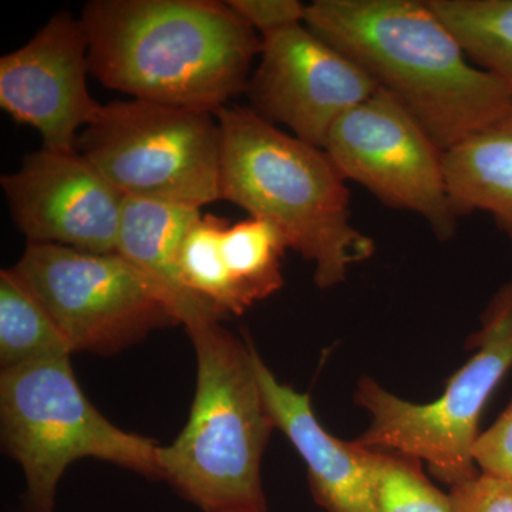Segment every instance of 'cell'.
I'll return each mask as SVG.
<instances>
[{
  "instance_id": "8992f818",
  "label": "cell",
  "mask_w": 512,
  "mask_h": 512,
  "mask_svg": "<svg viewBox=\"0 0 512 512\" xmlns=\"http://www.w3.org/2000/svg\"><path fill=\"white\" fill-rule=\"evenodd\" d=\"M468 348L476 353L431 403L407 402L372 377H362L355 400L369 413L370 426L356 443L419 458L450 487L477 477L473 451L480 436L478 421L491 394L512 369V279L488 302L481 328L468 339Z\"/></svg>"
},
{
  "instance_id": "9c48e42d",
  "label": "cell",
  "mask_w": 512,
  "mask_h": 512,
  "mask_svg": "<svg viewBox=\"0 0 512 512\" xmlns=\"http://www.w3.org/2000/svg\"><path fill=\"white\" fill-rule=\"evenodd\" d=\"M346 181L426 221L439 241L456 235L444 151L400 101L377 89L330 128L323 147Z\"/></svg>"
},
{
  "instance_id": "6da1fadb",
  "label": "cell",
  "mask_w": 512,
  "mask_h": 512,
  "mask_svg": "<svg viewBox=\"0 0 512 512\" xmlns=\"http://www.w3.org/2000/svg\"><path fill=\"white\" fill-rule=\"evenodd\" d=\"M80 20L106 89L212 114L245 93L262 47L218 0H90Z\"/></svg>"
},
{
  "instance_id": "7a4b0ae2",
  "label": "cell",
  "mask_w": 512,
  "mask_h": 512,
  "mask_svg": "<svg viewBox=\"0 0 512 512\" xmlns=\"http://www.w3.org/2000/svg\"><path fill=\"white\" fill-rule=\"evenodd\" d=\"M305 25L355 60L443 151L504 116L512 93L419 0H315Z\"/></svg>"
},
{
  "instance_id": "7402d4cb",
  "label": "cell",
  "mask_w": 512,
  "mask_h": 512,
  "mask_svg": "<svg viewBox=\"0 0 512 512\" xmlns=\"http://www.w3.org/2000/svg\"><path fill=\"white\" fill-rule=\"evenodd\" d=\"M228 3L261 37L305 23L306 5L298 0H228Z\"/></svg>"
},
{
  "instance_id": "8fae6325",
  "label": "cell",
  "mask_w": 512,
  "mask_h": 512,
  "mask_svg": "<svg viewBox=\"0 0 512 512\" xmlns=\"http://www.w3.org/2000/svg\"><path fill=\"white\" fill-rule=\"evenodd\" d=\"M0 185L28 244L116 254L126 197L79 151L30 153Z\"/></svg>"
},
{
  "instance_id": "9a60e30c",
  "label": "cell",
  "mask_w": 512,
  "mask_h": 512,
  "mask_svg": "<svg viewBox=\"0 0 512 512\" xmlns=\"http://www.w3.org/2000/svg\"><path fill=\"white\" fill-rule=\"evenodd\" d=\"M444 170L458 217L485 212L512 242V106L490 126L444 151Z\"/></svg>"
},
{
  "instance_id": "603a6c76",
  "label": "cell",
  "mask_w": 512,
  "mask_h": 512,
  "mask_svg": "<svg viewBox=\"0 0 512 512\" xmlns=\"http://www.w3.org/2000/svg\"><path fill=\"white\" fill-rule=\"evenodd\" d=\"M473 457L481 473L512 480V402L493 426L478 436Z\"/></svg>"
},
{
  "instance_id": "30bf717a",
  "label": "cell",
  "mask_w": 512,
  "mask_h": 512,
  "mask_svg": "<svg viewBox=\"0 0 512 512\" xmlns=\"http://www.w3.org/2000/svg\"><path fill=\"white\" fill-rule=\"evenodd\" d=\"M261 39L259 64L245 89L248 107L312 146L325 147L333 124L379 89L355 60L305 23Z\"/></svg>"
},
{
  "instance_id": "e0dca14e",
  "label": "cell",
  "mask_w": 512,
  "mask_h": 512,
  "mask_svg": "<svg viewBox=\"0 0 512 512\" xmlns=\"http://www.w3.org/2000/svg\"><path fill=\"white\" fill-rule=\"evenodd\" d=\"M471 62L512 93V0H429Z\"/></svg>"
},
{
  "instance_id": "277c9868",
  "label": "cell",
  "mask_w": 512,
  "mask_h": 512,
  "mask_svg": "<svg viewBox=\"0 0 512 512\" xmlns=\"http://www.w3.org/2000/svg\"><path fill=\"white\" fill-rule=\"evenodd\" d=\"M187 333L197 387L184 429L160 448L163 480L204 512H268L261 464L276 424L256 376L254 343L220 320Z\"/></svg>"
},
{
  "instance_id": "ba28073f",
  "label": "cell",
  "mask_w": 512,
  "mask_h": 512,
  "mask_svg": "<svg viewBox=\"0 0 512 512\" xmlns=\"http://www.w3.org/2000/svg\"><path fill=\"white\" fill-rule=\"evenodd\" d=\"M13 269L45 305L72 352L114 355L154 330L180 325L146 276L117 252L28 244Z\"/></svg>"
},
{
  "instance_id": "3957f363",
  "label": "cell",
  "mask_w": 512,
  "mask_h": 512,
  "mask_svg": "<svg viewBox=\"0 0 512 512\" xmlns=\"http://www.w3.org/2000/svg\"><path fill=\"white\" fill-rule=\"evenodd\" d=\"M220 200L271 222L313 265V282L335 288L376 245L353 225L350 192L323 148L262 119L248 106L218 111Z\"/></svg>"
},
{
  "instance_id": "5bb4252c",
  "label": "cell",
  "mask_w": 512,
  "mask_h": 512,
  "mask_svg": "<svg viewBox=\"0 0 512 512\" xmlns=\"http://www.w3.org/2000/svg\"><path fill=\"white\" fill-rule=\"evenodd\" d=\"M201 214L198 208L126 198L117 245V254L146 276L185 329L224 318L185 286L178 265L185 232Z\"/></svg>"
},
{
  "instance_id": "7c38bea8",
  "label": "cell",
  "mask_w": 512,
  "mask_h": 512,
  "mask_svg": "<svg viewBox=\"0 0 512 512\" xmlns=\"http://www.w3.org/2000/svg\"><path fill=\"white\" fill-rule=\"evenodd\" d=\"M89 42L80 18L56 13L26 45L0 59V107L35 128L43 148L76 151L101 104L87 86Z\"/></svg>"
},
{
  "instance_id": "ffe728a7",
  "label": "cell",
  "mask_w": 512,
  "mask_h": 512,
  "mask_svg": "<svg viewBox=\"0 0 512 512\" xmlns=\"http://www.w3.org/2000/svg\"><path fill=\"white\" fill-rule=\"evenodd\" d=\"M363 450L377 512H454L451 495L431 483L419 458L380 448Z\"/></svg>"
},
{
  "instance_id": "4fadbf2b",
  "label": "cell",
  "mask_w": 512,
  "mask_h": 512,
  "mask_svg": "<svg viewBox=\"0 0 512 512\" xmlns=\"http://www.w3.org/2000/svg\"><path fill=\"white\" fill-rule=\"evenodd\" d=\"M254 363L276 429L305 461L313 500L325 512H377L363 447L328 433L313 412L309 394L279 382L255 346Z\"/></svg>"
},
{
  "instance_id": "2e32d148",
  "label": "cell",
  "mask_w": 512,
  "mask_h": 512,
  "mask_svg": "<svg viewBox=\"0 0 512 512\" xmlns=\"http://www.w3.org/2000/svg\"><path fill=\"white\" fill-rule=\"evenodd\" d=\"M55 320L15 269L0 271V366L2 370L72 355Z\"/></svg>"
},
{
  "instance_id": "5b68a950",
  "label": "cell",
  "mask_w": 512,
  "mask_h": 512,
  "mask_svg": "<svg viewBox=\"0 0 512 512\" xmlns=\"http://www.w3.org/2000/svg\"><path fill=\"white\" fill-rule=\"evenodd\" d=\"M0 423L3 447L25 474L26 512H55L60 478L80 458L163 478L161 446L107 420L77 382L70 356L2 370Z\"/></svg>"
},
{
  "instance_id": "ac0fdd59",
  "label": "cell",
  "mask_w": 512,
  "mask_h": 512,
  "mask_svg": "<svg viewBox=\"0 0 512 512\" xmlns=\"http://www.w3.org/2000/svg\"><path fill=\"white\" fill-rule=\"evenodd\" d=\"M222 256L229 276L247 308L284 286L282 258L288 242L271 222L249 217L222 234Z\"/></svg>"
},
{
  "instance_id": "d6986e66",
  "label": "cell",
  "mask_w": 512,
  "mask_h": 512,
  "mask_svg": "<svg viewBox=\"0 0 512 512\" xmlns=\"http://www.w3.org/2000/svg\"><path fill=\"white\" fill-rule=\"evenodd\" d=\"M228 221L211 214H201L185 232L178 265L185 286L202 301L210 303L222 315H244L248 311L235 288L221 241Z\"/></svg>"
},
{
  "instance_id": "52a82bcc",
  "label": "cell",
  "mask_w": 512,
  "mask_h": 512,
  "mask_svg": "<svg viewBox=\"0 0 512 512\" xmlns=\"http://www.w3.org/2000/svg\"><path fill=\"white\" fill-rule=\"evenodd\" d=\"M76 150L126 198L198 210L220 200L221 128L208 111L111 101L84 127Z\"/></svg>"
},
{
  "instance_id": "44dd1931",
  "label": "cell",
  "mask_w": 512,
  "mask_h": 512,
  "mask_svg": "<svg viewBox=\"0 0 512 512\" xmlns=\"http://www.w3.org/2000/svg\"><path fill=\"white\" fill-rule=\"evenodd\" d=\"M454 512H512V480L478 474L451 487Z\"/></svg>"
}]
</instances>
